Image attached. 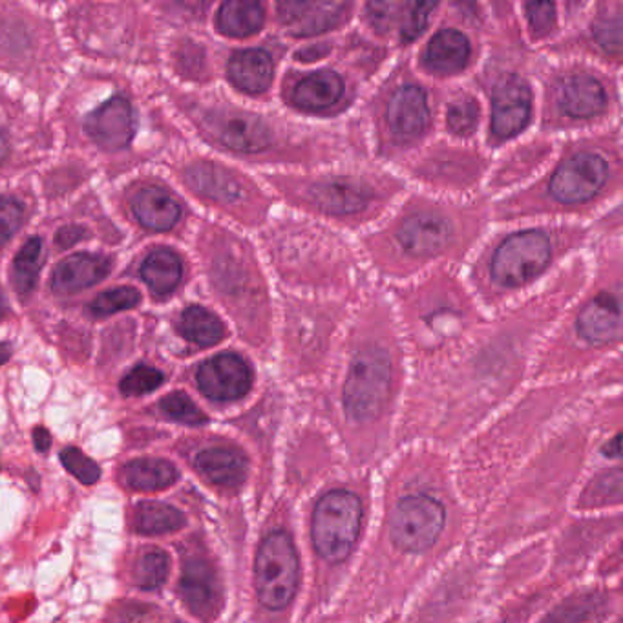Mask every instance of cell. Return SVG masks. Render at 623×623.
Masks as SVG:
<instances>
[{
  "label": "cell",
  "instance_id": "obj_1",
  "mask_svg": "<svg viewBox=\"0 0 623 623\" xmlns=\"http://www.w3.org/2000/svg\"><path fill=\"white\" fill-rule=\"evenodd\" d=\"M362 525L361 499L346 490H333L313 512V544L329 563L346 560L359 541Z\"/></svg>",
  "mask_w": 623,
  "mask_h": 623
},
{
  "label": "cell",
  "instance_id": "obj_2",
  "mask_svg": "<svg viewBox=\"0 0 623 623\" xmlns=\"http://www.w3.org/2000/svg\"><path fill=\"white\" fill-rule=\"evenodd\" d=\"M298 576L300 565L291 536L287 532H273L260 545L254 563L258 600L267 609L281 611L297 595Z\"/></svg>",
  "mask_w": 623,
  "mask_h": 623
},
{
  "label": "cell",
  "instance_id": "obj_3",
  "mask_svg": "<svg viewBox=\"0 0 623 623\" xmlns=\"http://www.w3.org/2000/svg\"><path fill=\"white\" fill-rule=\"evenodd\" d=\"M391 386V362L383 349L362 351L344 386V408L354 421H372L383 412Z\"/></svg>",
  "mask_w": 623,
  "mask_h": 623
},
{
  "label": "cell",
  "instance_id": "obj_4",
  "mask_svg": "<svg viewBox=\"0 0 623 623\" xmlns=\"http://www.w3.org/2000/svg\"><path fill=\"white\" fill-rule=\"evenodd\" d=\"M447 514L437 499L419 494L400 499L389 521L391 539L407 552L429 549L445 528Z\"/></svg>",
  "mask_w": 623,
  "mask_h": 623
},
{
  "label": "cell",
  "instance_id": "obj_5",
  "mask_svg": "<svg viewBox=\"0 0 623 623\" xmlns=\"http://www.w3.org/2000/svg\"><path fill=\"white\" fill-rule=\"evenodd\" d=\"M549 260V238L538 230H525L510 236L499 246L494 254L493 275L503 286H523L536 278Z\"/></svg>",
  "mask_w": 623,
  "mask_h": 623
},
{
  "label": "cell",
  "instance_id": "obj_6",
  "mask_svg": "<svg viewBox=\"0 0 623 623\" xmlns=\"http://www.w3.org/2000/svg\"><path fill=\"white\" fill-rule=\"evenodd\" d=\"M606 182V161L600 155L584 152L566 160L556 171L550 182V192L561 203H582L595 198Z\"/></svg>",
  "mask_w": 623,
  "mask_h": 623
},
{
  "label": "cell",
  "instance_id": "obj_7",
  "mask_svg": "<svg viewBox=\"0 0 623 623\" xmlns=\"http://www.w3.org/2000/svg\"><path fill=\"white\" fill-rule=\"evenodd\" d=\"M251 367L241 357L233 353L217 354L201 364L198 370V386L209 399H241L251 389Z\"/></svg>",
  "mask_w": 623,
  "mask_h": 623
},
{
  "label": "cell",
  "instance_id": "obj_8",
  "mask_svg": "<svg viewBox=\"0 0 623 623\" xmlns=\"http://www.w3.org/2000/svg\"><path fill=\"white\" fill-rule=\"evenodd\" d=\"M85 130L104 150L125 149L136 134L134 110L125 98H112L88 114Z\"/></svg>",
  "mask_w": 623,
  "mask_h": 623
},
{
  "label": "cell",
  "instance_id": "obj_9",
  "mask_svg": "<svg viewBox=\"0 0 623 623\" xmlns=\"http://www.w3.org/2000/svg\"><path fill=\"white\" fill-rule=\"evenodd\" d=\"M179 593L190 612L201 620L216 616L222 601V589L217 582L216 572L207 561L190 560L185 563Z\"/></svg>",
  "mask_w": 623,
  "mask_h": 623
},
{
  "label": "cell",
  "instance_id": "obj_10",
  "mask_svg": "<svg viewBox=\"0 0 623 623\" xmlns=\"http://www.w3.org/2000/svg\"><path fill=\"white\" fill-rule=\"evenodd\" d=\"M207 128L220 144L236 152H260L271 144V134L263 123L241 114H211Z\"/></svg>",
  "mask_w": 623,
  "mask_h": 623
},
{
  "label": "cell",
  "instance_id": "obj_11",
  "mask_svg": "<svg viewBox=\"0 0 623 623\" xmlns=\"http://www.w3.org/2000/svg\"><path fill=\"white\" fill-rule=\"evenodd\" d=\"M531 90L521 80H509L498 88L493 103V130L499 138L520 134L531 117Z\"/></svg>",
  "mask_w": 623,
  "mask_h": 623
},
{
  "label": "cell",
  "instance_id": "obj_12",
  "mask_svg": "<svg viewBox=\"0 0 623 623\" xmlns=\"http://www.w3.org/2000/svg\"><path fill=\"white\" fill-rule=\"evenodd\" d=\"M388 121L397 138H419L429 121L428 99L423 88L415 85L399 88L389 101Z\"/></svg>",
  "mask_w": 623,
  "mask_h": 623
},
{
  "label": "cell",
  "instance_id": "obj_13",
  "mask_svg": "<svg viewBox=\"0 0 623 623\" xmlns=\"http://www.w3.org/2000/svg\"><path fill=\"white\" fill-rule=\"evenodd\" d=\"M287 32L298 37L322 34L342 18L344 2H284L278 7Z\"/></svg>",
  "mask_w": 623,
  "mask_h": 623
},
{
  "label": "cell",
  "instance_id": "obj_14",
  "mask_svg": "<svg viewBox=\"0 0 623 623\" xmlns=\"http://www.w3.org/2000/svg\"><path fill=\"white\" fill-rule=\"evenodd\" d=\"M110 267L112 263L109 258L99 254L79 252L74 257L64 258L53 271V291L59 295H72L88 289L103 282L109 276Z\"/></svg>",
  "mask_w": 623,
  "mask_h": 623
},
{
  "label": "cell",
  "instance_id": "obj_15",
  "mask_svg": "<svg viewBox=\"0 0 623 623\" xmlns=\"http://www.w3.org/2000/svg\"><path fill=\"white\" fill-rule=\"evenodd\" d=\"M450 224L445 217L435 214H418L408 217L399 229V241L415 257H429L447 246L450 238Z\"/></svg>",
  "mask_w": 623,
  "mask_h": 623
},
{
  "label": "cell",
  "instance_id": "obj_16",
  "mask_svg": "<svg viewBox=\"0 0 623 623\" xmlns=\"http://www.w3.org/2000/svg\"><path fill=\"white\" fill-rule=\"evenodd\" d=\"M132 211L139 224L150 230H171L182 217V207L174 196L160 187H145L132 200Z\"/></svg>",
  "mask_w": 623,
  "mask_h": 623
},
{
  "label": "cell",
  "instance_id": "obj_17",
  "mask_svg": "<svg viewBox=\"0 0 623 623\" xmlns=\"http://www.w3.org/2000/svg\"><path fill=\"white\" fill-rule=\"evenodd\" d=\"M580 332L589 342L611 344L622 337L620 303L612 297L596 298L580 315Z\"/></svg>",
  "mask_w": 623,
  "mask_h": 623
},
{
  "label": "cell",
  "instance_id": "obj_18",
  "mask_svg": "<svg viewBox=\"0 0 623 623\" xmlns=\"http://www.w3.org/2000/svg\"><path fill=\"white\" fill-rule=\"evenodd\" d=\"M273 59L262 50H244L233 55L229 77L240 90L247 94H262L273 83Z\"/></svg>",
  "mask_w": 623,
  "mask_h": 623
},
{
  "label": "cell",
  "instance_id": "obj_19",
  "mask_svg": "<svg viewBox=\"0 0 623 623\" xmlns=\"http://www.w3.org/2000/svg\"><path fill=\"white\" fill-rule=\"evenodd\" d=\"M344 94V83L335 72H316L298 83L292 99L302 110L308 112H324L340 101Z\"/></svg>",
  "mask_w": 623,
  "mask_h": 623
},
{
  "label": "cell",
  "instance_id": "obj_20",
  "mask_svg": "<svg viewBox=\"0 0 623 623\" xmlns=\"http://www.w3.org/2000/svg\"><path fill=\"white\" fill-rule=\"evenodd\" d=\"M196 469L216 485L236 488L246 481L247 459L238 450L209 448L198 453Z\"/></svg>",
  "mask_w": 623,
  "mask_h": 623
},
{
  "label": "cell",
  "instance_id": "obj_21",
  "mask_svg": "<svg viewBox=\"0 0 623 623\" xmlns=\"http://www.w3.org/2000/svg\"><path fill=\"white\" fill-rule=\"evenodd\" d=\"M125 485L139 493H155L174 485L177 470L165 459H136L121 470Z\"/></svg>",
  "mask_w": 623,
  "mask_h": 623
},
{
  "label": "cell",
  "instance_id": "obj_22",
  "mask_svg": "<svg viewBox=\"0 0 623 623\" xmlns=\"http://www.w3.org/2000/svg\"><path fill=\"white\" fill-rule=\"evenodd\" d=\"M187 182L200 195L222 203H233L240 200L241 187L229 172L212 165V163H198L187 171Z\"/></svg>",
  "mask_w": 623,
  "mask_h": 623
},
{
  "label": "cell",
  "instance_id": "obj_23",
  "mask_svg": "<svg viewBox=\"0 0 623 623\" xmlns=\"http://www.w3.org/2000/svg\"><path fill=\"white\" fill-rule=\"evenodd\" d=\"M469 39L458 29H443L429 40L426 61L432 68L443 74H453L469 63Z\"/></svg>",
  "mask_w": 623,
  "mask_h": 623
},
{
  "label": "cell",
  "instance_id": "obj_24",
  "mask_svg": "<svg viewBox=\"0 0 623 623\" xmlns=\"http://www.w3.org/2000/svg\"><path fill=\"white\" fill-rule=\"evenodd\" d=\"M606 107V90L587 75L572 77L563 88V109L572 117H593Z\"/></svg>",
  "mask_w": 623,
  "mask_h": 623
},
{
  "label": "cell",
  "instance_id": "obj_25",
  "mask_svg": "<svg viewBox=\"0 0 623 623\" xmlns=\"http://www.w3.org/2000/svg\"><path fill=\"white\" fill-rule=\"evenodd\" d=\"M184 265L176 252L169 249H158L150 252L149 258L141 265V278L155 295H169L182 282Z\"/></svg>",
  "mask_w": 623,
  "mask_h": 623
},
{
  "label": "cell",
  "instance_id": "obj_26",
  "mask_svg": "<svg viewBox=\"0 0 623 623\" xmlns=\"http://www.w3.org/2000/svg\"><path fill=\"white\" fill-rule=\"evenodd\" d=\"M313 198L324 211L333 212V214H354L366 207L370 195L359 185L338 179V182L316 185L313 189Z\"/></svg>",
  "mask_w": 623,
  "mask_h": 623
},
{
  "label": "cell",
  "instance_id": "obj_27",
  "mask_svg": "<svg viewBox=\"0 0 623 623\" xmlns=\"http://www.w3.org/2000/svg\"><path fill=\"white\" fill-rule=\"evenodd\" d=\"M263 8L251 0H230L220 8L217 28L229 37H249L262 28Z\"/></svg>",
  "mask_w": 623,
  "mask_h": 623
},
{
  "label": "cell",
  "instance_id": "obj_28",
  "mask_svg": "<svg viewBox=\"0 0 623 623\" xmlns=\"http://www.w3.org/2000/svg\"><path fill=\"white\" fill-rule=\"evenodd\" d=\"M179 332L189 342L201 346V348L214 346L225 335L222 321L201 306H190L189 309H185L182 321H179Z\"/></svg>",
  "mask_w": 623,
  "mask_h": 623
},
{
  "label": "cell",
  "instance_id": "obj_29",
  "mask_svg": "<svg viewBox=\"0 0 623 623\" xmlns=\"http://www.w3.org/2000/svg\"><path fill=\"white\" fill-rule=\"evenodd\" d=\"M134 526L139 534H169L185 526V515L182 510L174 509L171 504L158 503V501H144L138 504L134 514Z\"/></svg>",
  "mask_w": 623,
  "mask_h": 623
},
{
  "label": "cell",
  "instance_id": "obj_30",
  "mask_svg": "<svg viewBox=\"0 0 623 623\" xmlns=\"http://www.w3.org/2000/svg\"><path fill=\"white\" fill-rule=\"evenodd\" d=\"M40 258H42V241L39 238H32L24 244L13 260V286L18 295L26 297L34 289L39 275Z\"/></svg>",
  "mask_w": 623,
  "mask_h": 623
},
{
  "label": "cell",
  "instance_id": "obj_31",
  "mask_svg": "<svg viewBox=\"0 0 623 623\" xmlns=\"http://www.w3.org/2000/svg\"><path fill=\"white\" fill-rule=\"evenodd\" d=\"M169 571H171L169 556L161 550H149L147 555L141 556V560L136 565L134 582L145 590L160 589L161 585L166 582Z\"/></svg>",
  "mask_w": 623,
  "mask_h": 623
},
{
  "label": "cell",
  "instance_id": "obj_32",
  "mask_svg": "<svg viewBox=\"0 0 623 623\" xmlns=\"http://www.w3.org/2000/svg\"><path fill=\"white\" fill-rule=\"evenodd\" d=\"M139 302H141V295L134 287H117V289H110L94 298L90 311L96 316H109L126 311V309L138 308Z\"/></svg>",
  "mask_w": 623,
  "mask_h": 623
},
{
  "label": "cell",
  "instance_id": "obj_33",
  "mask_svg": "<svg viewBox=\"0 0 623 623\" xmlns=\"http://www.w3.org/2000/svg\"><path fill=\"white\" fill-rule=\"evenodd\" d=\"M161 410L166 418L177 423L189 424V426H200L207 423L205 413L201 412L200 408L196 407L195 402L182 391L166 395L165 399L161 400Z\"/></svg>",
  "mask_w": 623,
  "mask_h": 623
},
{
  "label": "cell",
  "instance_id": "obj_34",
  "mask_svg": "<svg viewBox=\"0 0 623 623\" xmlns=\"http://www.w3.org/2000/svg\"><path fill=\"white\" fill-rule=\"evenodd\" d=\"M163 381H165L163 373L158 372L154 367H134V370L121 381V391L125 395H136V397H139V395L150 394V391L160 388Z\"/></svg>",
  "mask_w": 623,
  "mask_h": 623
},
{
  "label": "cell",
  "instance_id": "obj_35",
  "mask_svg": "<svg viewBox=\"0 0 623 623\" xmlns=\"http://www.w3.org/2000/svg\"><path fill=\"white\" fill-rule=\"evenodd\" d=\"M61 463L64 469L68 470L70 474L77 477L80 483L85 485H94L101 475V469L98 463L90 458H86L85 453L77 450V448H64L61 452Z\"/></svg>",
  "mask_w": 623,
  "mask_h": 623
},
{
  "label": "cell",
  "instance_id": "obj_36",
  "mask_svg": "<svg viewBox=\"0 0 623 623\" xmlns=\"http://www.w3.org/2000/svg\"><path fill=\"white\" fill-rule=\"evenodd\" d=\"M622 35L623 24L620 13L600 18L595 26V37L596 40H598V45H600L606 52L611 53V55H616V58L622 53Z\"/></svg>",
  "mask_w": 623,
  "mask_h": 623
},
{
  "label": "cell",
  "instance_id": "obj_37",
  "mask_svg": "<svg viewBox=\"0 0 623 623\" xmlns=\"http://www.w3.org/2000/svg\"><path fill=\"white\" fill-rule=\"evenodd\" d=\"M479 117V110L477 104L472 99H461L448 110V126L452 128L456 134H470L474 130L475 123Z\"/></svg>",
  "mask_w": 623,
  "mask_h": 623
},
{
  "label": "cell",
  "instance_id": "obj_38",
  "mask_svg": "<svg viewBox=\"0 0 623 623\" xmlns=\"http://www.w3.org/2000/svg\"><path fill=\"white\" fill-rule=\"evenodd\" d=\"M24 209L13 198H0V246H4L23 225Z\"/></svg>",
  "mask_w": 623,
  "mask_h": 623
},
{
  "label": "cell",
  "instance_id": "obj_39",
  "mask_svg": "<svg viewBox=\"0 0 623 623\" xmlns=\"http://www.w3.org/2000/svg\"><path fill=\"white\" fill-rule=\"evenodd\" d=\"M432 12H434V4H429V2L410 4L408 13L404 15V24H402V39L407 40V42L418 39L424 26L428 24L429 13Z\"/></svg>",
  "mask_w": 623,
  "mask_h": 623
},
{
  "label": "cell",
  "instance_id": "obj_40",
  "mask_svg": "<svg viewBox=\"0 0 623 623\" xmlns=\"http://www.w3.org/2000/svg\"><path fill=\"white\" fill-rule=\"evenodd\" d=\"M404 10L407 4L400 2H375L367 7L373 26H377L378 29L394 28L395 23L404 15Z\"/></svg>",
  "mask_w": 623,
  "mask_h": 623
},
{
  "label": "cell",
  "instance_id": "obj_41",
  "mask_svg": "<svg viewBox=\"0 0 623 623\" xmlns=\"http://www.w3.org/2000/svg\"><path fill=\"white\" fill-rule=\"evenodd\" d=\"M595 607L593 600H580L574 606H561L544 623H582L584 618L595 611Z\"/></svg>",
  "mask_w": 623,
  "mask_h": 623
},
{
  "label": "cell",
  "instance_id": "obj_42",
  "mask_svg": "<svg viewBox=\"0 0 623 623\" xmlns=\"http://www.w3.org/2000/svg\"><path fill=\"white\" fill-rule=\"evenodd\" d=\"M526 15H528V21H531L532 29L538 35H544L555 24L556 8L549 2L528 4L526 7Z\"/></svg>",
  "mask_w": 623,
  "mask_h": 623
},
{
  "label": "cell",
  "instance_id": "obj_43",
  "mask_svg": "<svg viewBox=\"0 0 623 623\" xmlns=\"http://www.w3.org/2000/svg\"><path fill=\"white\" fill-rule=\"evenodd\" d=\"M603 496V501H620L622 498V475H620V470H614L611 474H606L600 481L595 483V499L598 496Z\"/></svg>",
  "mask_w": 623,
  "mask_h": 623
},
{
  "label": "cell",
  "instance_id": "obj_44",
  "mask_svg": "<svg viewBox=\"0 0 623 623\" xmlns=\"http://www.w3.org/2000/svg\"><path fill=\"white\" fill-rule=\"evenodd\" d=\"M83 235H85V230L80 229V227H75V225H68V227H63V229L59 230L58 238V246L61 249H70V247H74L77 241L83 240Z\"/></svg>",
  "mask_w": 623,
  "mask_h": 623
},
{
  "label": "cell",
  "instance_id": "obj_45",
  "mask_svg": "<svg viewBox=\"0 0 623 623\" xmlns=\"http://www.w3.org/2000/svg\"><path fill=\"white\" fill-rule=\"evenodd\" d=\"M34 443L35 448H37L39 452H48V448H50V445H52V437H50V432L45 428H35Z\"/></svg>",
  "mask_w": 623,
  "mask_h": 623
},
{
  "label": "cell",
  "instance_id": "obj_46",
  "mask_svg": "<svg viewBox=\"0 0 623 623\" xmlns=\"http://www.w3.org/2000/svg\"><path fill=\"white\" fill-rule=\"evenodd\" d=\"M10 357H12V349L8 344L0 342V366L4 364V362L10 361Z\"/></svg>",
  "mask_w": 623,
  "mask_h": 623
},
{
  "label": "cell",
  "instance_id": "obj_47",
  "mask_svg": "<svg viewBox=\"0 0 623 623\" xmlns=\"http://www.w3.org/2000/svg\"><path fill=\"white\" fill-rule=\"evenodd\" d=\"M607 447L609 448H607L606 452L609 453V456H620V435H616L611 445H607Z\"/></svg>",
  "mask_w": 623,
  "mask_h": 623
},
{
  "label": "cell",
  "instance_id": "obj_48",
  "mask_svg": "<svg viewBox=\"0 0 623 623\" xmlns=\"http://www.w3.org/2000/svg\"><path fill=\"white\" fill-rule=\"evenodd\" d=\"M8 150H10V147H8V139L4 138V136H2V134H0V163H2V161L7 160Z\"/></svg>",
  "mask_w": 623,
  "mask_h": 623
}]
</instances>
